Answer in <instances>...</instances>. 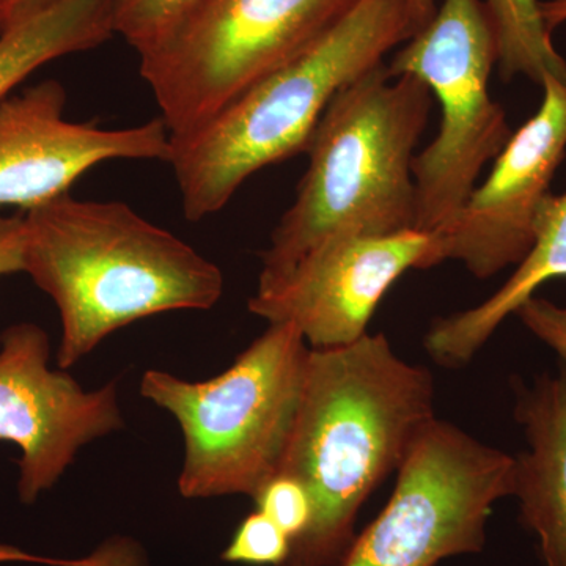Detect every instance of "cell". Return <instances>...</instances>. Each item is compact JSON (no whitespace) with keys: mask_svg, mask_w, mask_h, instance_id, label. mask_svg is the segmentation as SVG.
Returning <instances> with one entry per match:
<instances>
[{"mask_svg":"<svg viewBox=\"0 0 566 566\" xmlns=\"http://www.w3.org/2000/svg\"><path fill=\"white\" fill-rule=\"evenodd\" d=\"M290 554L292 538L255 510L241 521L221 557L227 564L285 566Z\"/></svg>","mask_w":566,"mask_h":566,"instance_id":"ac0fdd59","label":"cell"},{"mask_svg":"<svg viewBox=\"0 0 566 566\" xmlns=\"http://www.w3.org/2000/svg\"><path fill=\"white\" fill-rule=\"evenodd\" d=\"M24 273L61 316L57 365L73 367L122 327L177 311H210L218 264L129 205L71 193L24 212Z\"/></svg>","mask_w":566,"mask_h":566,"instance_id":"7a4b0ae2","label":"cell"},{"mask_svg":"<svg viewBox=\"0 0 566 566\" xmlns=\"http://www.w3.org/2000/svg\"><path fill=\"white\" fill-rule=\"evenodd\" d=\"M566 277V192L547 197L538 222L535 243L515 273L482 304L438 318L424 335V349L436 364L460 368L493 337L497 327L535 296L543 283Z\"/></svg>","mask_w":566,"mask_h":566,"instance_id":"5bb4252c","label":"cell"},{"mask_svg":"<svg viewBox=\"0 0 566 566\" xmlns=\"http://www.w3.org/2000/svg\"><path fill=\"white\" fill-rule=\"evenodd\" d=\"M24 214H0V277L24 273Z\"/></svg>","mask_w":566,"mask_h":566,"instance_id":"7402d4cb","label":"cell"},{"mask_svg":"<svg viewBox=\"0 0 566 566\" xmlns=\"http://www.w3.org/2000/svg\"><path fill=\"white\" fill-rule=\"evenodd\" d=\"M434 417L433 376L401 359L385 334L311 348L279 474L307 488L314 515L285 566H340L360 506Z\"/></svg>","mask_w":566,"mask_h":566,"instance_id":"6da1fadb","label":"cell"},{"mask_svg":"<svg viewBox=\"0 0 566 566\" xmlns=\"http://www.w3.org/2000/svg\"><path fill=\"white\" fill-rule=\"evenodd\" d=\"M50 356V337L36 324L0 334V441L21 450L24 505L52 490L85 446L125 427L117 382L84 389L65 370H52Z\"/></svg>","mask_w":566,"mask_h":566,"instance_id":"9c48e42d","label":"cell"},{"mask_svg":"<svg viewBox=\"0 0 566 566\" xmlns=\"http://www.w3.org/2000/svg\"><path fill=\"white\" fill-rule=\"evenodd\" d=\"M359 0H196L140 55V76L170 137L200 128L251 85L292 62Z\"/></svg>","mask_w":566,"mask_h":566,"instance_id":"8992f818","label":"cell"},{"mask_svg":"<svg viewBox=\"0 0 566 566\" xmlns=\"http://www.w3.org/2000/svg\"><path fill=\"white\" fill-rule=\"evenodd\" d=\"M543 102L506 142L490 177L476 185L439 240L441 262L457 260L474 277L517 266L535 243L539 211L566 151V80L546 74Z\"/></svg>","mask_w":566,"mask_h":566,"instance_id":"8fae6325","label":"cell"},{"mask_svg":"<svg viewBox=\"0 0 566 566\" xmlns=\"http://www.w3.org/2000/svg\"><path fill=\"white\" fill-rule=\"evenodd\" d=\"M196 0H118L115 35L137 54L158 46Z\"/></svg>","mask_w":566,"mask_h":566,"instance_id":"e0dca14e","label":"cell"},{"mask_svg":"<svg viewBox=\"0 0 566 566\" xmlns=\"http://www.w3.org/2000/svg\"><path fill=\"white\" fill-rule=\"evenodd\" d=\"M543 21H545L547 31L553 33L557 25L566 21V0H546L539 2Z\"/></svg>","mask_w":566,"mask_h":566,"instance_id":"cb8c5ba5","label":"cell"},{"mask_svg":"<svg viewBox=\"0 0 566 566\" xmlns=\"http://www.w3.org/2000/svg\"><path fill=\"white\" fill-rule=\"evenodd\" d=\"M524 326L538 340L549 346L566 365V305H557L545 297L532 296L517 308Z\"/></svg>","mask_w":566,"mask_h":566,"instance_id":"44dd1931","label":"cell"},{"mask_svg":"<svg viewBox=\"0 0 566 566\" xmlns=\"http://www.w3.org/2000/svg\"><path fill=\"white\" fill-rule=\"evenodd\" d=\"M497 62V33L485 0H444L387 63L392 76L423 81L441 104L439 132L412 161L417 230L444 232L512 137L504 107L490 95Z\"/></svg>","mask_w":566,"mask_h":566,"instance_id":"52a82bcc","label":"cell"},{"mask_svg":"<svg viewBox=\"0 0 566 566\" xmlns=\"http://www.w3.org/2000/svg\"><path fill=\"white\" fill-rule=\"evenodd\" d=\"M65 107V87L54 80L0 102V208L33 210L114 159L169 163L172 142L161 117L106 129L66 120Z\"/></svg>","mask_w":566,"mask_h":566,"instance_id":"7c38bea8","label":"cell"},{"mask_svg":"<svg viewBox=\"0 0 566 566\" xmlns=\"http://www.w3.org/2000/svg\"><path fill=\"white\" fill-rule=\"evenodd\" d=\"M499 41L502 81L523 76L542 84L546 74L566 80V61L554 48L538 0H485Z\"/></svg>","mask_w":566,"mask_h":566,"instance_id":"2e32d148","label":"cell"},{"mask_svg":"<svg viewBox=\"0 0 566 566\" xmlns=\"http://www.w3.org/2000/svg\"><path fill=\"white\" fill-rule=\"evenodd\" d=\"M253 502L255 510L274 521L292 543L307 531L314 515L307 488L290 475L277 474L268 480L253 495Z\"/></svg>","mask_w":566,"mask_h":566,"instance_id":"d6986e66","label":"cell"},{"mask_svg":"<svg viewBox=\"0 0 566 566\" xmlns=\"http://www.w3.org/2000/svg\"><path fill=\"white\" fill-rule=\"evenodd\" d=\"M406 2H408L409 20H411L412 36H415L433 20L438 7H436V0H406Z\"/></svg>","mask_w":566,"mask_h":566,"instance_id":"603a6c76","label":"cell"},{"mask_svg":"<svg viewBox=\"0 0 566 566\" xmlns=\"http://www.w3.org/2000/svg\"><path fill=\"white\" fill-rule=\"evenodd\" d=\"M515 457L434 417L416 436L385 510L340 566H436L476 554L495 502L513 495Z\"/></svg>","mask_w":566,"mask_h":566,"instance_id":"ba28073f","label":"cell"},{"mask_svg":"<svg viewBox=\"0 0 566 566\" xmlns=\"http://www.w3.org/2000/svg\"><path fill=\"white\" fill-rule=\"evenodd\" d=\"M412 39L406 0H359L292 62L255 82L200 128L170 137L186 219L216 214L252 175L307 150L335 95Z\"/></svg>","mask_w":566,"mask_h":566,"instance_id":"277c9868","label":"cell"},{"mask_svg":"<svg viewBox=\"0 0 566 566\" xmlns=\"http://www.w3.org/2000/svg\"><path fill=\"white\" fill-rule=\"evenodd\" d=\"M32 0H0L2 3V9L6 11H14L21 9V7L28 6Z\"/></svg>","mask_w":566,"mask_h":566,"instance_id":"d4e9b609","label":"cell"},{"mask_svg":"<svg viewBox=\"0 0 566 566\" xmlns=\"http://www.w3.org/2000/svg\"><path fill=\"white\" fill-rule=\"evenodd\" d=\"M433 99L423 81L392 76L386 62L334 96L305 150L296 199L262 253L259 283L289 273L334 238L416 229L412 161Z\"/></svg>","mask_w":566,"mask_h":566,"instance_id":"3957f363","label":"cell"},{"mask_svg":"<svg viewBox=\"0 0 566 566\" xmlns=\"http://www.w3.org/2000/svg\"><path fill=\"white\" fill-rule=\"evenodd\" d=\"M515 419L527 450L515 457L513 495L538 538L545 566H566V371L515 386Z\"/></svg>","mask_w":566,"mask_h":566,"instance_id":"4fadbf2b","label":"cell"},{"mask_svg":"<svg viewBox=\"0 0 566 566\" xmlns=\"http://www.w3.org/2000/svg\"><path fill=\"white\" fill-rule=\"evenodd\" d=\"M118 0H44L0 31V102L52 61L115 35Z\"/></svg>","mask_w":566,"mask_h":566,"instance_id":"9a60e30c","label":"cell"},{"mask_svg":"<svg viewBox=\"0 0 566 566\" xmlns=\"http://www.w3.org/2000/svg\"><path fill=\"white\" fill-rule=\"evenodd\" d=\"M434 233L409 229L326 241L249 300L268 324L292 323L311 348L352 345L367 333L385 294L409 270L441 264Z\"/></svg>","mask_w":566,"mask_h":566,"instance_id":"30bf717a","label":"cell"},{"mask_svg":"<svg viewBox=\"0 0 566 566\" xmlns=\"http://www.w3.org/2000/svg\"><path fill=\"white\" fill-rule=\"evenodd\" d=\"M308 353L292 323H273L234 363L205 381L145 371L142 397L180 424L185 499L252 497L279 474L303 395Z\"/></svg>","mask_w":566,"mask_h":566,"instance_id":"5b68a950","label":"cell"},{"mask_svg":"<svg viewBox=\"0 0 566 566\" xmlns=\"http://www.w3.org/2000/svg\"><path fill=\"white\" fill-rule=\"evenodd\" d=\"M0 562H40L54 566H151L145 547L128 535H112L99 543L88 556L76 560L36 557L21 553L14 547L0 546Z\"/></svg>","mask_w":566,"mask_h":566,"instance_id":"ffe728a7","label":"cell"}]
</instances>
